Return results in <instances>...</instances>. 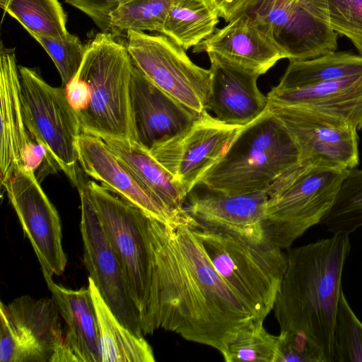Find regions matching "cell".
<instances>
[{"instance_id":"7c38bea8","label":"cell","mask_w":362,"mask_h":362,"mask_svg":"<svg viewBox=\"0 0 362 362\" xmlns=\"http://www.w3.org/2000/svg\"><path fill=\"white\" fill-rule=\"evenodd\" d=\"M83 173L78 169L76 187L81 198L80 228L86 267L120 322L136 335L144 337L139 312L131 296L119 261L102 226Z\"/></svg>"},{"instance_id":"4316f807","label":"cell","mask_w":362,"mask_h":362,"mask_svg":"<svg viewBox=\"0 0 362 362\" xmlns=\"http://www.w3.org/2000/svg\"><path fill=\"white\" fill-rule=\"evenodd\" d=\"M219 18L208 0H174L161 34L187 50L211 36Z\"/></svg>"},{"instance_id":"4fadbf2b","label":"cell","mask_w":362,"mask_h":362,"mask_svg":"<svg viewBox=\"0 0 362 362\" xmlns=\"http://www.w3.org/2000/svg\"><path fill=\"white\" fill-rule=\"evenodd\" d=\"M268 108L294 139L299 162L346 170L358 165V131L347 120L303 106L269 103Z\"/></svg>"},{"instance_id":"277c9868","label":"cell","mask_w":362,"mask_h":362,"mask_svg":"<svg viewBox=\"0 0 362 362\" xmlns=\"http://www.w3.org/2000/svg\"><path fill=\"white\" fill-rule=\"evenodd\" d=\"M211 264L257 318L273 310L288 258L265 238L255 240L221 230L191 225Z\"/></svg>"},{"instance_id":"f1b7e54d","label":"cell","mask_w":362,"mask_h":362,"mask_svg":"<svg viewBox=\"0 0 362 362\" xmlns=\"http://www.w3.org/2000/svg\"><path fill=\"white\" fill-rule=\"evenodd\" d=\"M332 233L350 234L362 227V170L350 169L320 223Z\"/></svg>"},{"instance_id":"ba28073f","label":"cell","mask_w":362,"mask_h":362,"mask_svg":"<svg viewBox=\"0 0 362 362\" xmlns=\"http://www.w3.org/2000/svg\"><path fill=\"white\" fill-rule=\"evenodd\" d=\"M54 299L24 295L0 304L1 362H72Z\"/></svg>"},{"instance_id":"d4e9b609","label":"cell","mask_w":362,"mask_h":362,"mask_svg":"<svg viewBox=\"0 0 362 362\" xmlns=\"http://www.w3.org/2000/svg\"><path fill=\"white\" fill-rule=\"evenodd\" d=\"M99 333L102 362H153V349L144 337L125 327L102 297L93 280L88 277Z\"/></svg>"},{"instance_id":"d590c367","label":"cell","mask_w":362,"mask_h":362,"mask_svg":"<svg viewBox=\"0 0 362 362\" xmlns=\"http://www.w3.org/2000/svg\"><path fill=\"white\" fill-rule=\"evenodd\" d=\"M131 0H65L90 17L103 32L110 31V14Z\"/></svg>"},{"instance_id":"836d02e7","label":"cell","mask_w":362,"mask_h":362,"mask_svg":"<svg viewBox=\"0 0 362 362\" xmlns=\"http://www.w3.org/2000/svg\"><path fill=\"white\" fill-rule=\"evenodd\" d=\"M330 24L346 36L362 56V0H328Z\"/></svg>"},{"instance_id":"cb8c5ba5","label":"cell","mask_w":362,"mask_h":362,"mask_svg":"<svg viewBox=\"0 0 362 362\" xmlns=\"http://www.w3.org/2000/svg\"><path fill=\"white\" fill-rule=\"evenodd\" d=\"M103 141L144 189L174 215L187 217L183 207L187 194L148 149L132 140L104 139Z\"/></svg>"},{"instance_id":"8992f818","label":"cell","mask_w":362,"mask_h":362,"mask_svg":"<svg viewBox=\"0 0 362 362\" xmlns=\"http://www.w3.org/2000/svg\"><path fill=\"white\" fill-rule=\"evenodd\" d=\"M349 170L301 161L266 189L268 199L262 220L264 237L286 249L332 207Z\"/></svg>"},{"instance_id":"8d00e7d4","label":"cell","mask_w":362,"mask_h":362,"mask_svg":"<svg viewBox=\"0 0 362 362\" xmlns=\"http://www.w3.org/2000/svg\"><path fill=\"white\" fill-rule=\"evenodd\" d=\"M220 18L228 23L252 11L262 0H208Z\"/></svg>"},{"instance_id":"5bb4252c","label":"cell","mask_w":362,"mask_h":362,"mask_svg":"<svg viewBox=\"0 0 362 362\" xmlns=\"http://www.w3.org/2000/svg\"><path fill=\"white\" fill-rule=\"evenodd\" d=\"M243 127L223 123L204 111L187 129L148 151L188 194Z\"/></svg>"},{"instance_id":"4dcf8cb0","label":"cell","mask_w":362,"mask_h":362,"mask_svg":"<svg viewBox=\"0 0 362 362\" xmlns=\"http://www.w3.org/2000/svg\"><path fill=\"white\" fill-rule=\"evenodd\" d=\"M174 0H131L110 16V33L154 31L162 33L168 10Z\"/></svg>"},{"instance_id":"d6a6232c","label":"cell","mask_w":362,"mask_h":362,"mask_svg":"<svg viewBox=\"0 0 362 362\" xmlns=\"http://www.w3.org/2000/svg\"><path fill=\"white\" fill-rule=\"evenodd\" d=\"M30 35L44 48L58 70L64 86L78 71L86 54V45L69 33L64 38H54L35 33Z\"/></svg>"},{"instance_id":"30bf717a","label":"cell","mask_w":362,"mask_h":362,"mask_svg":"<svg viewBox=\"0 0 362 362\" xmlns=\"http://www.w3.org/2000/svg\"><path fill=\"white\" fill-rule=\"evenodd\" d=\"M134 66L158 88L199 113L206 110L211 72L195 64L186 50L164 35L127 32Z\"/></svg>"},{"instance_id":"e575fe53","label":"cell","mask_w":362,"mask_h":362,"mask_svg":"<svg viewBox=\"0 0 362 362\" xmlns=\"http://www.w3.org/2000/svg\"><path fill=\"white\" fill-rule=\"evenodd\" d=\"M276 362H323L309 341L293 332H280Z\"/></svg>"},{"instance_id":"ac0fdd59","label":"cell","mask_w":362,"mask_h":362,"mask_svg":"<svg viewBox=\"0 0 362 362\" xmlns=\"http://www.w3.org/2000/svg\"><path fill=\"white\" fill-rule=\"evenodd\" d=\"M210 60L211 86L206 110L220 122L245 127L268 108L267 96L257 86L259 75L214 54Z\"/></svg>"},{"instance_id":"52a82bcc","label":"cell","mask_w":362,"mask_h":362,"mask_svg":"<svg viewBox=\"0 0 362 362\" xmlns=\"http://www.w3.org/2000/svg\"><path fill=\"white\" fill-rule=\"evenodd\" d=\"M24 123L30 136L42 144L50 166L62 170L76 185L77 144L82 133L65 88L48 84L35 68L18 66Z\"/></svg>"},{"instance_id":"484cf974","label":"cell","mask_w":362,"mask_h":362,"mask_svg":"<svg viewBox=\"0 0 362 362\" xmlns=\"http://www.w3.org/2000/svg\"><path fill=\"white\" fill-rule=\"evenodd\" d=\"M276 90L300 89L362 74V56L332 52L305 60L289 61Z\"/></svg>"},{"instance_id":"83f0119b","label":"cell","mask_w":362,"mask_h":362,"mask_svg":"<svg viewBox=\"0 0 362 362\" xmlns=\"http://www.w3.org/2000/svg\"><path fill=\"white\" fill-rule=\"evenodd\" d=\"M4 12L30 33L64 38L66 14L58 0H10Z\"/></svg>"},{"instance_id":"7402d4cb","label":"cell","mask_w":362,"mask_h":362,"mask_svg":"<svg viewBox=\"0 0 362 362\" xmlns=\"http://www.w3.org/2000/svg\"><path fill=\"white\" fill-rule=\"evenodd\" d=\"M268 102L277 105L313 108L343 118L362 130V74L293 90H276L267 94Z\"/></svg>"},{"instance_id":"6da1fadb","label":"cell","mask_w":362,"mask_h":362,"mask_svg":"<svg viewBox=\"0 0 362 362\" xmlns=\"http://www.w3.org/2000/svg\"><path fill=\"white\" fill-rule=\"evenodd\" d=\"M151 279L143 334L159 329L222 355L252 312L217 273L192 226L148 215Z\"/></svg>"},{"instance_id":"9c48e42d","label":"cell","mask_w":362,"mask_h":362,"mask_svg":"<svg viewBox=\"0 0 362 362\" xmlns=\"http://www.w3.org/2000/svg\"><path fill=\"white\" fill-rule=\"evenodd\" d=\"M102 226L119 261L132 300L144 317L151 279L148 215L94 181H88Z\"/></svg>"},{"instance_id":"8fae6325","label":"cell","mask_w":362,"mask_h":362,"mask_svg":"<svg viewBox=\"0 0 362 362\" xmlns=\"http://www.w3.org/2000/svg\"><path fill=\"white\" fill-rule=\"evenodd\" d=\"M249 13L289 61L315 58L338 47L328 0H262Z\"/></svg>"},{"instance_id":"e0dca14e","label":"cell","mask_w":362,"mask_h":362,"mask_svg":"<svg viewBox=\"0 0 362 362\" xmlns=\"http://www.w3.org/2000/svg\"><path fill=\"white\" fill-rule=\"evenodd\" d=\"M130 89L136 140L148 150L187 129L201 114L158 88L134 64Z\"/></svg>"},{"instance_id":"7a4b0ae2","label":"cell","mask_w":362,"mask_h":362,"mask_svg":"<svg viewBox=\"0 0 362 362\" xmlns=\"http://www.w3.org/2000/svg\"><path fill=\"white\" fill-rule=\"evenodd\" d=\"M349 235L332 237L294 247L273 310L280 332L305 337L323 362H333V337Z\"/></svg>"},{"instance_id":"44dd1931","label":"cell","mask_w":362,"mask_h":362,"mask_svg":"<svg viewBox=\"0 0 362 362\" xmlns=\"http://www.w3.org/2000/svg\"><path fill=\"white\" fill-rule=\"evenodd\" d=\"M0 180L4 186L31 140L24 123L18 65L15 49L1 42L0 50Z\"/></svg>"},{"instance_id":"2e32d148","label":"cell","mask_w":362,"mask_h":362,"mask_svg":"<svg viewBox=\"0 0 362 362\" xmlns=\"http://www.w3.org/2000/svg\"><path fill=\"white\" fill-rule=\"evenodd\" d=\"M267 199L265 190L230 194L198 182L187 194L183 209L193 224L262 240Z\"/></svg>"},{"instance_id":"d6986e66","label":"cell","mask_w":362,"mask_h":362,"mask_svg":"<svg viewBox=\"0 0 362 362\" xmlns=\"http://www.w3.org/2000/svg\"><path fill=\"white\" fill-rule=\"evenodd\" d=\"M77 148L82 170L107 189L161 222L187 223V217L176 216L144 189L119 163L103 139L81 133Z\"/></svg>"},{"instance_id":"3957f363","label":"cell","mask_w":362,"mask_h":362,"mask_svg":"<svg viewBox=\"0 0 362 362\" xmlns=\"http://www.w3.org/2000/svg\"><path fill=\"white\" fill-rule=\"evenodd\" d=\"M133 62L110 32L97 33L74 78L64 86L82 133L137 141L131 100Z\"/></svg>"},{"instance_id":"603a6c76","label":"cell","mask_w":362,"mask_h":362,"mask_svg":"<svg viewBox=\"0 0 362 362\" xmlns=\"http://www.w3.org/2000/svg\"><path fill=\"white\" fill-rule=\"evenodd\" d=\"M67 329L65 344L76 362H102L95 311L88 288L73 290L42 274Z\"/></svg>"},{"instance_id":"1f68e13d","label":"cell","mask_w":362,"mask_h":362,"mask_svg":"<svg viewBox=\"0 0 362 362\" xmlns=\"http://www.w3.org/2000/svg\"><path fill=\"white\" fill-rule=\"evenodd\" d=\"M333 362H362V322L341 292L333 337Z\"/></svg>"},{"instance_id":"74e56055","label":"cell","mask_w":362,"mask_h":362,"mask_svg":"<svg viewBox=\"0 0 362 362\" xmlns=\"http://www.w3.org/2000/svg\"><path fill=\"white\" fill-rule=\"evenodd\" d=\"M47 156L45 148L31 138L23 153L21 167L35 172L43 160H47Z\"/></svg>"},{"instance_id":"f35d334b","label":"cell","mask_w":362,"mask_h":362,"mask_svg":"<svg viewBox=\"0 0 362 362\" xmlns=\"http://www.w3.org/2000/svg\"><path fill=\"white\" fill-rule=\"evenodd\" d=\"M10 0H0L1 8L5 11Z\"/></svg>"},{"instance_id":"9a60e30c","label":"cell","mask_w":362,"mask_h":362,"mask_svg":"<svg viewBox=\"0 0 362 362\" xmlns=\"http://www.w3.org/2000/svg\"><path fill=\"white\" fill-rule=\"evenodd\" d=\"M41 266L42 274L62 275L67 259L59 214L35 172L17 167L3 186Z\"/></svg>"},{"instance_id":"5b68a950","label":"cell","mask_w":362,"mask_h":362,"mask_svg":"<svg viewBox=\"0 0 362 362\" xmlns=\"http://www.w3.org/2000/svg\"><path fill=\"white\" fill-rule=\"evenodd\" d=\"M298 163L299 151L294 139L267 108L243 127L223 157L198 182L230 194L264 191Z\"/></svg>"},{"instance_id":"f546056e","label":"cell","mask_w":362,"mask_h":362,"mask_svg":"<svg viewBox=\"0 0 362 362\" xmlns=\"http://www.w3.org/2000/svg\"><path fill=\"white\" fill-rule=\"evenodd\" d=\"M264 320L254 318L242 327L228 344L223 356L226 362H276L278 336L269 333Z\"/></svg>"},{"instance_id":"ffe728a7","label":"cell","mask_w":362,"mask_h":362,"mask_svg":"<svg viewBox=\"0 0 362 362\" xmlns=\"http://www.w3.org/2000/svg\"><path fill=\"white\" fill-rule=\"evenodd\" d=\"M193 52L214 54L258 74H265L286 58L268 33L249 13H244L193 47Z\"/></svg>"}]
</instances>
